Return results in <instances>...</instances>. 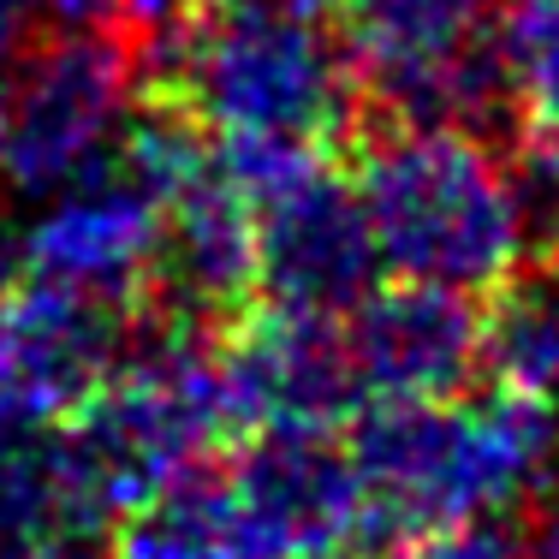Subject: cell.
I'll return each instance as SVG.
<instances>
[{"mask_svg": "<svg viewBox=\"0 0 559 559\" xmlns=\"http://www.w3.org/2000/svg\"><path fill=\"white\" fill-rule=\"evenodd\" d=\"M36 31H90V24H108V31H126L131 0H31Z\"/></svg>", "mask_w": 559, "mask_h": 559, "instance_id": "obj_17", "label": "cell"}, {"mask_svg": "<svg viewBox=\"0 0 559 559\" xmlns=\"http://www.w3.org/2000/svg\"><path fill=\"white\" fill-rule=\"evenodd\" d=\"M250 203V292L269 310L328 316L340 322L352 304L388 280L376 233H369L364 197L352 173L334 167V150L304 155Z\"/></svg>", "mask_w": 559, "mask_h": 559, "instance_id": "obj_7", "label": "cell"}, {"mask_svg": "<svg viewBox=\"0 0 559 559\" xmlns=\"http://www.w3.org/2000/svg\"><path fill=\"white\" fill-rule=\"evenodd\" d=\"M215 369L233 441L269 429H340L357 411L340 322L328 316L250 304L238 322L215 334Z\"/></svg>", "mask_w": 559, "mask_h": 559, "instance_id": "obj_8", "label": "cell"}, {"mask_svg": "<svg viewBox=\"0 0 559 559\" xmlns=\"http://www.w3.org/2000/svg\"><path fill=\"white\" fill-rule=\"evenodd\" d=\"M19 280V233H7V221H0V292Z\"/></svg>", "mask_w": 559, "mask_h": 559, "instance_id": "obj_19", "label": "cell"}, {"mask_svg": "<svg viewBox=\"0 0 559 559\" xmlns=\"http://www.w3.org/2000/svg\"><path fill=\"white\" fill-rule=\"evenodd\" d=\"M376 126H459L495 138L512 114L500 72V0H316Z\"/></svg>", "mask_w": 559, "mask_h": 559, "instance_id": "obj_5", "label": "cell"}, {"mask_svg": "<svg viewBox=\"0 0 559 559\" xmlns=\"http://www.w3.org/2000/svg\"><path fill=\"white\" fill-rule=\"evenodd\" d=\"M352 185L393 280L483 304L530 262L506 155L483 131L369 126Z\"/></svg>", "mask_w": 559, "mask_h": 559, "instance_id": "obj_3", "label": "cell"}, {"mask_svg": "<svg viewBox=\"0 0 559 559\" xmlns=\"http://www.w3.org/2000/svg\"><path fill=\"white\" fill-rule=\"evenodd\" d=\"M78 500L108 536L126 506L233 441L221 399L215 334L138 316L131 352L66 423H55Z\"/></svg>", "mask_w": 559, "mask_h": 559, "instance_id": "obj_4", "label": "cell"}, {"mask_svg": "<svg viewBox=\"0 0 559 559\" xmlns=\"http://www.w3.org/2000/svg\"><path fill=\"white\" fill-rule=\"evenodd\" d=\"M518 131L559 143V0H512L495 24Z\"/></svg>", "mask_w": 559, "mask_h": 559, "instance_id": "obj_14", "label": "cell"}, {"mask_svg": "<svg viewBox=\"0 0 559 559\" xmlns=\"http://www.w3.org/2000/svg\"><path fill=\"white\" fill-rule=\"evenodd\" d=\"M483 376L559 411V257H530L483 298Z\"/></svg>", "mask_w": 559, "mask_h": 559, "instance_id": "obj_12", "label": "cell"}, {"mask_svg": "<svg viewBox=\"0 0 559 559\" xmlns=\"http://www.w3.org/2000/svg\"><path fill=\"white\" fill-rule=\"evenodd\" d=\"M233 476L292 559H376L369 506L340 429L245 435Z\"/></svg>", "mask_w": 559, "mask_h": 559, "instance_id": "obj_10", "label": "cell"}, {"mask_svg": "<svg viewBox=\"0 0 559 559\" xmlns=\"http://www.w3.org/2000/svg\"><path fill=\"white\" fill-rule=\"evenodd\" d=\"M55 429L0 441V559H43L60 542H96Z\"/></svg>", "mask_w": 559, "mask_h": 559, "instance_id": "obj_13", "label": "cell"}, {"mask_svg": "<svg viewBox=\"0 0 559 559\" xmlns=\"http://www.w3.org/2000/svg\"><path fill=\"white\" fill-rule=\"evenodd\" d=\"M536 559H559V471L536 500Z\"/></svg>", "mask_w": 559, "mask_h": 559, "instance_id": "obj_18", "label": "cell"}, {"mask_svg": "<svg viewBox=\"0 0 559 559\" xmlns=\"http://www.w3.org/2000/svg\"><path fill=\"white\" fill-rule=\"evenodd\" d=\"M143 96L203 138H286L334 150L352 131L357 78L316 0H191L179 24L138 43Z\"/></svg>", "mask_w": 559, "mask_h": 559, "instance_id": "obj_2", "label": "cell"}, {"mask_svg": "<svg viewBox=\"0 0 559 559\" xmlns=\"http://www.w3.org/2000/svg\"><path fill=\"white\" fill-rule=\"evenodd\" d=\"M376 559H512L495 524H459V530H423L411 542H393Z\"/></svg>", "mask_w": 559, "mask_h": 559, "instance_id": "obj_16", "label": "cell"}, {"mask_svg": "<svg viewBox=\"0 0 559 559\" xmlns=\"http://www.w3.org/2000/svg\"><path fill=\"white\" fill-rule=\"evenodd\" d=\"M138 102V36L108 24L36 31L0 60V191L43 203L72 185L119 143Z\"/></svg>", "mask_w": 559, "mask_h": 559, "instance_id": "obj_6", "label": "cell"}, {"mask_svg": "<svg viewBox=\"0 0 559 559\" xmlns=\"http://www.w3.org/2000/svg\"><path fill=\"white\" fill-rule=\"evenodd\" d=\"M340 345L357 405L452 399L483 369V304L441 286L381 280L340 316Z\"/></svg>", "mask_w": 559, "mask_h": 559, "instance_id": "obj_9", "label": "cell"}, {"mask_svg": "<svg viewBox=\"0 0 559 559\" xmlns=\"http://www.w3.org/2000/svg\"><path fill=\"white\" fill-rule=\"evenodd\" d=\"M506 155V179H512V203L524 221V245L530 257H559V143L518 131Z\"/></svg>", "mask_w": 559, "mask_h": 559, "instance_id": "obj_15", "label": "cell"}, {"mask_svg": "<svg viewBox=\"0 0 559 559\" xmlns=\"http://www.w3.org/2000/svg\"><path fill=\"white\" fill-rule=\"evenodd\" d=\"M108 559H292L233 464L203 459L108 524Z\"/></svg>", "mask_w": 559, "mask_h": 559, "instance_id": "obj_11", "label": "cell"}, {"mask_svg": "<svg viewBox=\"0 0 559 559\" xmlns=\"http://www.w3.org/2000/svg\"><path fill=\"white\" fill-rule=\"evenodd\" d=\"M369 506L376 554L423 530L530 512L559 464V417L524 393H452L417 405H357L340 423Z\"/></svg>", "mask_w": 559, "mask_h": 559, "instance_id": "obj_1", "label": "cell"}, {"mask_svg": "<svg viewBox=\"0 0 559 559\" xmlns=\"http://www.w3.org/2000/svg\"><path fill=\"white\" fill-rule=\"evenodd\" d=\"M43 559H108V554H96L90 542H60V548H48Z\"/></svg>", "mask_w": 559, "mask_h": 559, "instance_id": "obj_20", "label": "cell"}]
</instances>
